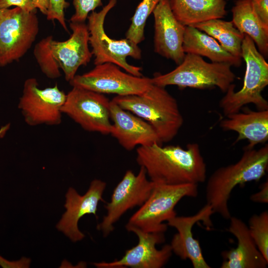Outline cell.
Here are the masks:
<instances>
[{"mask_svg":"<svg viewBox=\"0 0 268 268\" xmlns=\"http://www.w3.org/2000/svg\"><path fill=\"white\" fill-rule=\"evenodd\" d=\"M136 152L137 164L155 184H198L206 180V165L197 143H189L186 148L154 143L138 146Z\"/></svg>","mask_w":268,"mask_h":268,"instance_id":"1","label":"cell"},{"mask_svg":"<svg viewBox=\"0 0 268 268\" xmlns=\"http://www.w3.org/2000/svg\"><path fill=\"white\" fill-rule=\"evenodd\" d=\"M268 167V145L258 149H244L236 163L219 167L209 177L205 188L206 203L214 213L228 220L231 217L228 201L238 185L259 181L266 174Z\"/></svg>","mask_w":268,"mask_h":268,"instance_id":"2","label":"cell"},{"mask_svg":"<svg viewBox=\"0 0 268 268\" xmlns=\"http://www.w3.org/2000/svg\"><path fill=\"white\" fill-rule=\"evenodd\" d=\"M112 100L148 122L156 132L161 144L172 140L184 123L177 100L165 87L152 83L140 94L117 95Z\"/></svg>","mask_w":268,"mask_h":268,"instance_id":"3","label":"cell"},{"mask_svg":"<svg viewBox=\"0 0 268 268\" xmlns=\"http://www.w3.org/2000/svg\"><path fill=\"white\" fill-rule=\"evenodd\" d=\"M241 57L246 63L243 86L235 91V85L231 84L219 103L225 116L240 112L248 104H254L258 110H268V102L262 94L268 85V64L247 34L242 43Z\"/></svg>","mask_w":268,"mask_h":268,"instance_id":"4","label":"cell"},{"mask_svg":"<svg viewBox=\"0 0 268 268\" xmlns=\"http://www.w3.org/2000/svg\"><path fill=\"white\" fill-rule=\"evenodd\" d=\"M231 66L223 63H207L200 56L186 54L182 62L173 70L155 74L154 84L166 87L206 89L217 87L225 93L236 78Z\"/></svg>","mask_w":268,"mask_h":268,"instance_id":"5","label":"cell"},{"mask_svg":"<svg viewBox=\"0 0 268 268\" xmlns=\"http://www.w3.org/2000/svg\"><path fill=\"white\" fill-rule=\"evenodd\" d=\"M198 184H155L147 200L130 218L126 228H135L146 232H163L167 224L163 222L177 215L174 209L183 198L196 197Z\"/></svg>","mask_w":268,"mask_h":268,"instance_id":"6","label":"cell"},{"mask_svg":"<svg viewBox=\"0 0 268 268\" xmlns=\"http://www.w3.org/2000/svg\"><path fill=\"white\" fill-rule=\"evenodd\" d=\"M117 0H110L102 9L92 11L87 17L89 44L95 59V65L105 63L114 64L127 72L137 76H142V68L129 64L127 58H141V50L136 44L127 38L116 40L109 37L104 30V22L108 12L116 5Z\"/></svg>","mask_w":268,"mask_h":268,"instance_id":"7","label":"cell"},{"mask_svg":"<svg viewBox=\"0 0 268 268\" xmlns=\"http://www.w3.org/2000/svg\"><path fill=\"white\" fill-rule=\"evenodd\" d=\"M36 13L0 8V67L19 61L30 49L39 31Z\"/></svg>","mask_w":268,"mask_h":268,"instance_id":"8","label":"cell"},{"mask_svg":"<svg viewBox=\"0 0 268 268\" xmlns=\"http://www.w3.org/2000/svg\"><path fill=\"white\" fill-rule=\"evenodd\" d=\"M66 98L67 94L57 84L42 89L37 80L30 77L24 82L18 108L28 126H57L62 123Z\"/></svg>","mask_w":268,"mask_h":268,"instance_id":"9","label":"cell"},{"mask_svg":"<svg viewBox=\"0 0 268 268\" xmlns=\"http://www.w3.org/2000/svg\"><path fill=\"white\" fill-rule=\"evenodd\" d=\"M147 176L143 166H140L137 175L131 170L126 172L115 188L110 201L104 206L106 214L97 226L104 237L114 230V224L125 212L135 206H141L149 198L155 183Z\"/></svg>","mask_w":268,"mask_h":268,"instance_id":"10","label":"cell"},{"mask_svg":"<svg viewBox=\"0 0 268 268\" xmlns=\"http://www.w3.org/2000/svg\"><path fill=\"white\" fill-rule=\"evenodd\" d=\"M69 83L72 87L118 96L140 94L152 84L151 78L124 72L111 63L95 65L90 71L76 74Z\"/></svg>","mask_w":268,"mask_h":268,"instance_id":"11","label":"cell"},{"mask_svg":"<svg viewBox=\"0 0 268 268\" xmlns=\"http://www.w3.org/2000/svg\"><path fill=\"white\" fill-rule=\"evenodd\" d=\"M110 102L103 94L73 86L67 94L62 113L86 131L110 134Z\"/></svg>","mask_w":268,"mask_h":268,"instance_id":"12","label":"cell"},{"mask_svg":"<svg viewBox=\"0 0 268 268\" xmlns=\"http://www.w3.org/2000/svg\"><path fill=\"white\" fill-rule=\"evenodd\" d=\"M137 236L138 243L127 250L119 260L111 262L94 263L98 268H160L164 266L172 254L170 244L157 249L156 245L165 241L163 232H146L133 228L128 230Z\"/></svg>","mask_w":268,"mask_h":268,"instance_id":"13","label":"cell"},{"mask_svg":"<svg viewBox=\"0 0 268 268\" xmlns=\"http://www.w3.org/2000/svg\"><path fill=\"white\" fill-rule=\"evenodd\" d=\"M106 185L105 182L94 179L83 195H79L73 188H69L66 195V211L56 225L58 230L73 242L82 240L85 235L78 228V221L86 214L97 216L98 204L103 201L102 196Z\"/></svg>","mask_w":268,"mask_h":268,"instance_id":"14","label":"cell"},{"mask_svg":"<svg viewBox=\"0 0 268 268\" xmlns=\"http://www.w3.org/2000/svg\"><path fill=\"white\" fill-rule=\"evenodd\" d=\"M213 213L211 206L206 203L193 215H176L167 220V225L177 230L170 244L172 252L182 260L189 259L194 268H211L204 258L199 241L193 237L192 228L201 221L207 227H210Z\"/></svg>","mask_w":268,"mask_h":268,"instance_id":"15","label":"cell"},{"mask_svg":"<svg viewBox=\"0 0 268 268\" xmlns=\"http://www.w3.org/2000/svg\"><path fill=\"white\" fill-rule=\"evenodd\" d=\"M154 50L159 55L174 61L177 65L185 53L183 43L186 26L173 14L168 0H161L153 10Z\"/></svg>","mask_w":268,"mask_h":268,"instance_id":"16","label":"cell"},{"mask_svg":"<svg viewBox=\"0 0 268 268\" xmlns=\"http://www.w3.org/2000/svg\"><path fill=\"white\" fill-rule=\"evenodd\" d=\"M72 33L64 41L52 40L53 56L65 78L69 82L76 75L79 67L86 66L93 56L89 48V31L85 22H69Z\"/></svg>","mask_w":268,"mask_h":268,"instance_id":"17","label":"cell"},{"mask_svg":"<svg viewBox=\"0 0 268 268\" xmlns=\"http://www.w3.org/2000/svg\"><path fill=\"white\" fill-rule=\"evenodd\" d=\"M110 119L113 123L110 134L126 150H132L136 146L161 144L153 128L146 121L123 109L112 100L110 102Z\"/></svg>","mask_w":268,"mask_h":268,"instance_id":"18","label":"cell"},{"mask_svg":"<svg viewBox=\"0 0 268 268\" xmlns=\"http://www.w3.org/2000/svg\"><path fill=\"white\" fill-rule=\"evenodd\" d=\"M228 231L237 240L235 248L222 253L224 259L221 268H266L268 262L257 248L248 226L235 216L230 218Z\"/></svg>","mask_w":268,"mask_h":268,"instance_id":"19","label":"cell"},{"mask_svg":"<svg viewBox=\"0 0 268 268\" xmlns=\"http://www.w3.org/2000/svg\"><path fill=\"white\" fill-rule=\"evenodd\" d=\"M221 121L220 127L224 131L238 134L234 143L247 139L249 143L245 149H252L268 139V110H245L232 114Z\"/></svg>","mask_w":268,"mask_h":268,"instance_id":"20","label":"cell"},{"mask_svg":"<svg viewBox=\"0 0 268 268\" xmlns=\"http://www.w3.org/2000/svg\"><path fill=\"white\" fill-rule=\"evenodd\" d=\"M175 18L185 26L213 19H221L227 14L225 0H168Z\"/></svg>","mask_w":268,"mask_h":268,"instance_id":"21","label":"cell"},{"mask_svg":"<svg viewBox=\"0 0 268 268\" xmlns=\"http://www.w3.org/2000/svg\"><path fill=\"white\" fill-rule=\"evenodd\" d=\"M183 49L185 54L206 57L211 62L226 63L236 67L242 64V58L232 55L213 37L193 26H186Z\"/></svg>","mask_w":268,"mask_h":268,"instance_id":"22","label":"cell"},{"mask_svg":"<svg viewBox=\"0 0 268 268\" xmlns=\"http://www.w3.org/2000/svg\"><path fill=\"white\" fill-rule=\"evenodd\" d=\"M235 27L242 33L248 35L254 42L259 52L265 58L268 56V26L255 12L251 0H237L231 9Z\"/></svg>","mask_w":268,"mask_h":268,"instance_id":"23","label":"cell"},{"mask_svg":"<svg viewBox=\"0 0 268 268\" xmlns=\"http://www.w3.org/2000/svg\"><path fill=\"white\" fill-rule=\"evenodd\" d=\"M215 39L228 52L241 57V45L244 37L231 21L213 19L193 25Z\"/></svg>","mask_w":268,"mask_h":268,"instance_id":"24","label":"cell"},{"mask_svg":"<svg viewBox=\"0 0 268 268\" xmlns=\"http://www.w3.org/2000/svg\"><path fill=\"white\" fill-rule=\"evenodd\" d=\"M161 0H142L131 18V24L126 33V38L138 45L144 39V31L148 16Z\"/></svg>","mask_w":268,"mask_h":268,"instance_id":"25","label":"cell"},{"mask_svg":"<svg viewBox=\"0 0 268 268\" xmlns=\"http://www.w3.org/2000/svg\"><path fill=\"white\" fill-rule=\"evenodd\" d=\"M54 39L48 36L36 43L33 55L43 73L50 79H56L61 76V69L53 56L51 43Z\"/></svg>","mask_w":268,"mask_h":268,"instance_id":"26","label":"cell"},{"mask_svg":"<svg viewBox=\"0 0 268 268\" xmlns=\"http://www.w3.org/2000/svg\"><path fill=\"white\" fill-rule=\"evenodd\" d=\"M248 227L257 248L268 262V211L253 214L249 220Z\"/></svg>","mask_w":268,"mask_h":268,"instance_id":"27","label":"cell"},{"mask_svg":"<svg viewBox=\"0 0 268 268\" xmlns=\"http://www.w3.org/2000/svg\"><path fill=\"white\" fill-rule=\"evenodd\" d=\"M74 13L69 22H85L90 12L102 5V0H73Z\"/></svg>","mask_w":268,"mask_h":268,"instance_id":"28","label":"cell"},{"mask_svg":"<svg viewBox=\"0 0 268 268\" xmlns=\"http://www.w3.org/2000/svg\"><path fill=\"white\" fill-rule=\"evenodd\" d=\"M69 6L66 0H49V5L46 18L48 20H57L64 29L68 32L65 10Z\"/></svg>","mask_w":268,"mask_h":268,"instance_id":"29","label":"cell"},{"mask_svg":"<svg viewBox=\"0 0 268 268\" xmlns=\"http://www.w3.org/2000/svg\"><path fill=\"white\" fill-rule=\"evenodd\" d=\"M18 7L27 11H35L36 9L31 0H0V8Z\"/></svg>","mask_w":268,"mask_h":268,"instance_id":"30","label":"cell"},{"mask_svg":"<svg viewBox=\"0 0 268 268\" xmlns=\"http://www.w3.org/2000/svg\"><path fill=\"white\" fill-rule=\"evenodd\" d=\"M251 2L257 15L268 26V0H251Z\"/></svg>","mask_w":268,"mask_h":268,"instance_id":"31","label":"cell"},{"mask_svg":"<svg viewBox=\"0 0 268 268\" xmlns=\"http://www.w3.org/2000/svg\"><path fill=\"white\" fill-rule=\"evenodd\" d=\"M30 259L22 258L17 261H9L0 256V266L2 268H29Z\"/></svg>","mask_w":268,"mask_h":268,"instance_id":"32","label":"cell"},{"mask_svg":"<svg viewBox=\"0 0 268 268\" xmlns=\"http://www.w3.org/2000/svg\"><path fill=\"white\" fill-rule=\"evenodd\" d=\"M250 199L254 202L267 203L268 202V182H264L259 192L252 195Z\"/></svg>","mask_w":268,"mask_h":268,"instance_id":"33","label":"cell"},{"mask_svg":"<svg viewBox=\"0 0 268 268\" xmlns=\"http://www.w3.org/2000/svg\"><path fill=\"white\" fill-rule=\"evenodd\" d=\"M34 7L46 15L49 5V0H31Z\"/></svg>","mask_w":268,"mask_h":268,"instance_id":"34","label":"cell"},{"mask_svg":"<svg viewBox=\"0 0 268 268\" xmlns=\"http://www.w3.org/2000/svg\"><path fill=\"white\" fill-rule=\"evenodd\" d=\"M10 127V124H7L0 129V137H2L6 131L9 129Z\"/></svg>","mask_w":268,"mask_h":268,"instance_id":"35","label":"cell"}]
</instances>
